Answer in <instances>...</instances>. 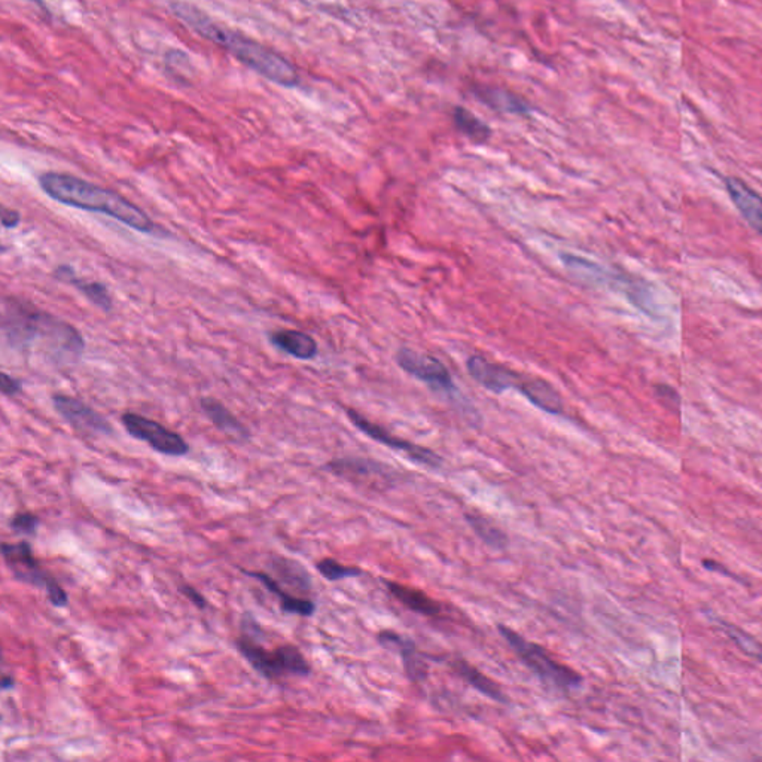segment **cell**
<instances>
[{
    "instance_id": "6da1fadb",
    "label": "cell",
    "mask_w": 762,
    "mask_h": 762,
    "mask_svg": "<svg viewBox=\"0 0 762 762\" xmlns=\"http://www.w3.org/2000/svg\"><path fill=\"white\" fill-rule=\"evenodd\" d=\"M172 8L177 19L188 24L195 33H199L200 37L225 48L231 55H234L235 59L239 60L240 63L252 69L253 72L259 73L261 77L274 82L277 86H288V88L298 86L299 77H298L297 69L293 68L292 64L279 53L266 48L250 37L233 32L230 29L222 28L190 4L176 2L173 4Z\"/></svg>"
},
{
    "instance_id": "7a4b0ae2",
    "label": "cell",
    "mask_w": 762,
    "mask_h": 762,
    "mask_svg": "<svg viewBox=\"0 0 762 762\" xmlns=\"http://www.w3.org/2000/svg\"><path fill=\"white\" fill-rule=\"evenodd\" d=\"M4 332L11 348L24 350L39 343L59 361L79 359L86 348L82 335L73 326L15 298L5 299Z\"/></svg>"
},
{
    "instance_id": "3957f363",
    "label": "cell",
    "mask_w": 762,
    "mask_h": 762,
    "mask_svg": "<svg viewBox=\"0 0 762 762\" xmlns=\"http://www.w3.org/2000/svg\"><path fill=\"white\" fill-rule=\"evenodd\" d=\"M39 185L50 199L64 206L103 213L144 234H151L157 228L139 206L81 177L66 173H44L39 176Z\"/></svg>"
},
{
    "instance_id": "277c9868",
    "label": "cell",
    "mask_w": 762,
    "mask_h": 762,
    "mask_svg": "<svg viewBox=\"0 0 762 762\" xmlns=\"http://www.w3.org/2000/svg\"><path fill=\"white\" fill-rule=\"evenodd\" d=\"M262 636L261 626L252 614L246 612L242 619V636L235 639V648L266 681L277 682L288 676L307 677L312 675V666L298 646L284 643L274 650H266L261 645Z\"/></svg>"
},
{
    "instance_id": "5b68a950",
    "label": "cell",
    "mask_w": 762,
    "mask_h": 762,
    "mask_svg": "<svg viewBox=\"0 0 762 762\" xmlns=\"http://www.w3.org/2000/svg\"><path fill=\"white\" fill-rule=\"evenodd\" d=\"M501 636L505 639L511 650L514 651L517 657L537 675L541 681L550 684L557 690L570 691L582 685L581 675L575 672L573 668L566 664L560 663L553 655L537 645L535 642L528 641L520 633L514 632L512 628L504 624L497 626Z\"/></svg>"
},
{
    "instance_id": "8992f818",
    "label": "cell",
    "mask_w": 762,
    "mask_h": 762,
    "mask_svg": "<svg viewBox=\"0 0 762 762\" xmlns=\"http://www.w3.org/2000/svg\"><path fill=\"white\" fill-rule=\"evenodd\" d=\"M0 548H2V555L6 566L10 568L12 577L17 581L44 588L48 594L50 603L55 608L68 606V593L48 570L42 568L39 560L33 554L32 545L28 541L15 542V544L4 542Z\"/></svg>"
},
{
    "instance_id": "52a82bcc",
    "label": "cell",
    "mask_w": 762,
    "mask_h": 762,
    "mask_svg": "<svg viewBox=\"0 0 762 762\" xmlns=\"http://www.w3.org/2000/svg\"><path fill=\"white\" fill-rule=\"evenodd\" d=\"M122 424L131 437L146 442L160 455L181 457L190 453V444L177 432H173L163 424L135 413H126L121 417Z\"/></svg>"
},
{
    "instance_id": "ba28073f",
    "label": "cell",
    "mask_w": 762,
    "mask_h": 762,
    "mask_svg": "<svg viewBox=\"0 0 762 762\" xmlns=\"http://www.w3.org/2000/svg\"><path fill=\"white\" fill-rule=\"evenodd\" d=\"M348 417L361 432L365 433L366 437H370L371 439H374V441L383 444L392 450L402 451L415 463L429 466V468H439L442 465V459L435 451L429 450L426 447L419 446L414 442L402 439V438L395 437L386 429L381 428L377 423H373L366 417L359 414L357 411L348 410Z\"/></svg>"
},
{
    "instance_id": "9c48e42d",
    "label": "cell",
    "mask_w": 762,
    "mask_h": 762,
    "mask_svg": "<svg viewBox=\"0 0 762 762\" xmlns=\"http://www.w3.org/2000/svg\"><path fill=\"white\" fill-rule=\"evenodd\" d=\"M397 362L406 374L432 386L433 389H441L446 392L453 389V380L448 370L439 359L430 356L428 353L402 348L397 350Z\"/></svg>"
},
{
    "instance_id": "30bf717a",
    "label": "cell",
    "mask_w": 762,
    "mask_h": 762,
    "mask_svg": "<svg viewBox=\"0 0 762 762\" xmlns=\"http://www.w3.org/2000/svg\"><path fill=\"white\" fill-rule=\"evenodd\" d=\"M53 404L57 413L78 432L86 435H111L113 432L112 426L103 415L77 397L54 395Z\"/></svg>"
},
{
    "instance_id": "8fae6325",
    "label": "cell",
    "mask_w": 762,
    "mask_h": 762,
    "mask_svg": "<svg viewBox=\"0 0 762 762\" xmlns=\"http://www.w3.org/2000/svg\"><path fill=\"white\" fill-rule=\"evenodd\" d=\"M471 377L490 392L502 393L508 389H517L521 375L515 371L488 361L481 355H472L466 364Z\"/></svg>"
},
{
    "instance_id": "7c38bea8",
    "label": "cell",
    "mask_w": 762,
    "mask_h": 762,
    "mask_svg": "<svg viewBox=\"0 0 762 762\" xmlns=\"http://www.w3.org/2000/svg\"><path fill=\"white\" fill-rule=\"evenodd\" d=\"M325 470L332 474L339 475L341 479L350 481H370V486H386L389 479H392L390 470L383 463H377L368 459H357V457H346V459H335L328 462Z\"/></svg>"
},
{
    "instance_id": "4fadbf2b",
    "label": "cell",
    "mask_w": 762,
    "mask_h": 762,
    "mask_svg": "<svg viewBox=\"0 0 762 762\" xmlns=\"http://www.w3.org/2000/svg\"><path fill=\"white\" fill-rule=\"evenodd\" d=\"M377 639L381 645L386 646V648H393L399 652L402 664H404V670H406V675L411 682H423L424 679H428L429 666L426 660L430 655L422 654L417 650L414 642L408 637L392 632V630L380 632L377 635Z\"/></svg>"
},
{
    "instance_id": "5bb4252c",
    "label": "cell",
    "mask_w": 762,
    "mask_h": 762,
    "mask_svg": "<svg viewBox=\"0 0 762 762\" xmlns=\"http://www.w3.org/2000/svg\"><path fill=\"white\" fill-rule=\"evenodd\" d=\"M725 188L740 215L752 230L762 235V197L739 177H726Z\"/></svg>"
},
{
    "instance_id": "9a60e30c",
    "label": "cell",
    "mask_w": 762,
    "mask_h": 762,
    "mask_svg": "<svg viewBox=\"0 0 762 762\" xmlns=\"http://www.w3.org/2000/svg\"><path fill=\"white\" fill-rule=\"evenodd\" d=\"M244 575L255 578L257 581L261 582L262 586H266V590L270 591L271 594H274L279 600L280 609L284 614L299 615V617H313L316 612V603L308 597H301V595H293L291 591H284L280 586V582L274 578L270 577L268 573L259 572V570H243Z\"/></svg>"
},
{
    "instance_id": "2e32d148",
    "label": "cell",
    "mask_w": 762,
    "mask_h": 762,
    "mask_svg": "<svg viewBox=\"0 0 762 762\" xmlns=\"http://www.w3.org/2000/svg\"><path fill=\"white\" fill-rule=\"evenodd\" d=\"M517 390L544 413L557 415L563 411V399L557 389L546 380L521 375Z\"/></svg>"
},
{
    "instance_id": "e0dca14e",
    "label": "cell",
    "mask_w": 762,
    "mask_h": 762,
    "mask_svg": "<svg viewBox=\"0 0 762 762\" xmlns=\"http://www.w3.org/2000/svg\"><path fill=\"white\" fill-rule=\"evenodd\" d=\"M383 582L386 588L390 591V594L415 614L424 615V617H437L441 614L442 604L438 600L429 597L424 591L389 581V579H383Z\"/></svg>"
},
{
    "instance_id": "ac0fdd59",
    "label": "cell",
    "mask_w": 762,
    "mask_h": 762,
    "mask_svg": "<svg viewBox=\"0 0 762 762\" xmlns=\"http://www.w3.org/2000/svg\"><path fill=\"white\" fill-rule=\"evenodd\" d=\"M474 94L481 103L486 104L488 108L502 113H515V115H523L530 111L526 100L521 99L520 95L511 93L505 88L499 86H475Z\"/></svg>"
},
{
    "instance_id": "d6986e66",
    "label": "cell",
    "mask_w": 762,
    "mask_h": 762,
    "mask_svg": "<svg viewBox=\"0 0 762 762\" xmlns=\"http://www.w3.org/2000/svg\"><path fill=\"white\" fill-rule=\"evenodd\" d=\"M270 340L275 348L283 350L291 356L301 359V361H310L316 356L317 350H319L316 340L313 339L312 335L301 332V331H275L270 335Z\"/></svg>"
},
{
    "instance_id": "ffe728a7",
    "label": "cell",
    "mask_w": 762,
    "mask_h": 762,
    "mask_svg": "<svg viewBox=\"0 0 762 762\" xmlns=\"http://www.w3.org/2000/svg\"><path fill=\"white\" fill-rule=\"evenodd\" d=\"M200 404H201V410L204 411V414L208 415V419L221 432L230 435L237 441H248L250 438L248 428L230 410H226L221 402L213 399V397H203Z\"/></svg>"
},
{
    "instance_id": "44dd1931",
    "label": "cell",
    "mask_w": 762,
    "mask_h": 762,
    "mask_svg": "<svg viewBox=\"0 0 762 762\" xmlns=\"http://www.w3.org/2000/svg\"><path fill=\"white\" fill-rule=\"evenodd\" d=\"M450 668L455 670L459 676L466 682V684H470L472 688L481 692V694L486 695L488 699L495 700V701H499V703H506L508 699H506V695L504 694V691H502L501 686L496 682L492 681L488 675H484L481 670L472 666V664L468 663L465 660L462 659H455L450 661Z\"/></svg>"
},
{
    "instance_id": "7402d4cb",
    "label": "cell",
    "mask_w": 762,
    "mask_h": 762,
    "mask_svg": "<svg viewBox=\"0 0 762 762\" xmlns=\"http://www.w3.org/2000/svg\"><path fill=\"white\" fill-rule=\"evenodd\" d=\"M54 274L61 282L73 284L78 291H81L94 306L102 308L103 312L112 310V298L109 295L108 289L104 284L99 283V282H84V280L77 277L72 266H60L55 270Z\"/></svg>"
},
{
    "instance_id": "603a6c76",
    "label": "cell",
    "mask_w": 762,
    "mask_h": 762,
    "mask_svg": "<svg viewBox=\"0 0 762 762\" xmlns=\"http://www.w3.org/2000/svg\"><path fill=\"white\" fill-rule=\"evenodd\" d=\"M271 566L279 575L280 581L286 582L292 590L299 591L302 595L312 593V577L307 569L298 563L297 560L275 555L274 559L271 560Z\"/></svg>"
},
{
    "instance_id": "cb8c5ba5",
    "label": "cell",
    "mask_w": 762,
    "mask_h": 762,
    "mask_svg": "<svg viewBox=\"0 0 762 762\" xmlns=\"http://www.w3.org/2000/svg\"><path fill=\"white\" fill-rule=\"evenodd\" d=\"M453 121L457 130L475 143H486L492 137V128L463 106H455L453 111Z\"/></svg>"
},
{
    "instance_id": "d4e9b609",
    "label": "cell",
    "mask_w": 762,
    "mask_h": 762,
    "mask_svg": "<svg viewBox=\"0 0 762 762\" xmlns=\"http://www.w3.org/2000/svg\"><path fill=\"white\" fill-rule=\"evenodd\" d=\"M465 519L486 545L496 550H505L508 545V537L502 528L493 523L492 520H488L479 512H466Z\"/></svg>"
},
{
    "instance_id": "484cf974",
    "label": "cell",
    "mask_w": 762,
    "mask_h": 762,
    "mask_svg": "<svg viewBox=\"0 0 762 762\" xmlns=\"http://www.w3.org/2000/svg\"><path fill=\"white\" fill-rule=\"evenodd\" d=\"M717 623L725 632L726 636L734 642L735 646L743 654L762 663V642L758 641L757 637H753L752 635H749V633L744 632L743 628L737 627L734 624L726 623L724 619H717Z\"/></svg>"
},
{
    "instance_id": "4316f807",
    "label": "cell",
    "mask_w": 762,
    "mask_h": 762,
    "mask_svg": "<svg viewBox=\"0 0 762 762\" xmlns=\"http://www.w3.org/2000/svg\"><path fill=\"white\" fill-rule=\"evenodd\" d=\"M317 572L328 581L335 582L346 579V578L361 577L364 570L356 566H346L334 559H324L316 563Z\"/></svg>"
},
{
    "instance_id": "83f0119b",
    "label": "cell",
    "mask_w": 762,
    "mask_h": 762,
    "mask_svg": "<svg viewBox=\"0 0 762 762\" xmlns=\"http://www.w3.org/2000/svg\"><path fill=\"white\" fill-rule=\"evenodd\" d=\"M10 528L19 535L35 537L39 528V517L32 512H19L11 519Z\"/></svg>"
},
{
    "instance_id": "f1b7e54d",
    "label": "cell",
    "mask_w": 762,
    "mask_h": 762,
    "mask_svg": "<svg viewBox=\"0 0 762 762\" xmlns=\"http://www.w3.org/2000/svg\"><path fill=\"white\" fill-rule=\"evenodd\" d=\"M21 389H23V383L19 379H15L6 373L0 374V390L5 397H14L17 393L21 392Z\"/></svg>"
},
{
    "instance_id": "f546056e",
    "label": "cell",
    "mask_w": 762,
    "mask_h": 762,
    "mask_svg": "<svg viewBox=\"0 0 762 762\" xmlns=\"http://www.w3.org/2000/svg\"><path fill=\"white\" fill-rule=\"evenodd\" d=\"M179 591H181L182 594L185 595L186 599L191 600V603L201 609V610L208 608V600H206V597L197 588L190 586V584H184V586H179Z\"/></svg>"
},
{
    "instance_id": "4dcf8cb0",
    "label": "cell",
    "mask_w": 762,
    "mask_h": 762,
    "mask_svg": "<svg viewBox=\"0 0 762 762\" xmlns=\"http://www.w3.org/2000/svg\"><path fill=\"white\" fill-rule=\"evenodd\" d=\"M20 222H21V215H20L19 210L10 208L2 209V225L4 228L11 230V228L19 226Z\"/></svg>"
},
{
    "instance_id": "1f68e13d",
    "label": "cell",
    "mask_w": 762,
    "mask_h": 762,
    "mask_svg": "<svg viewBox=\"0 0 762 762\" xmlns=\"http://www.w3.org/2000/svg\"><path fill=\"white\" fill-rule=\"evenodd\" d=\"M15 686L14 677L10 676V675H4L2 676V691H10L12 690Z\"/></svg>"
}]
</instances>
